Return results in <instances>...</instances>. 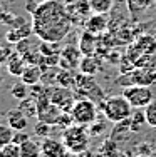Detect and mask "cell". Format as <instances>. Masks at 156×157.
Wrapping results in <instances>:
<instances>
[{"mask_svg": "<svg viewBox=\"0 0 156 157\" xmlns=\"http://www.w3.org/2000/svg\"><path fill=\"white\" fill-rule=\"evenodd\" d=\"M74 22L59 0H44L32 12V30L42 42L59 44L69 35Z\"/></svg>", "mask_w": 156, "mask_h": 157, "instance_id": "obj_1", "label": "cell"}, {"mask_svg": "<svg viewBox=\"0 0 156 157\" xmlns=\"http://www.w3.org/2000/svg\"><path fill=\"white\" fill-rule=\"evenodd\" d=\"M99 109L102 110L104 117L109 122H114V124H119L122 121H128L133 114V105L128 102L124 95H111L106 97L101 104H99Z\"/></svg>", "mask_w": 156, "mask_h": 157, "instance_id": "obj_2", "label": "cell"}, {"mask_svg": "<svg viewBox=\"0 0 156 157\" xmlns=\"http://www.w3.org/2000/svg\"><path fill=\"white\" fill-rule=\"evenodd\" d=\"M62 144L70 154H81L86 152L89 147V134L84 125L72 124L70 127L62 130Z\"/></svg>", "mask_w": 156, "mask_h": 157, "instance_id": "obj_3", "label": "cell"}, {"mask_svg": "<svg viewBox=\"0 0 156 157\" xmlns=\"http://www.w3.org/2000/svg\"><path fill=\"white\" fill-rule=\"evenodd\" d=\"M74 90H76V94L81 95V99H91V100H94L98 105L106 99L104 90L98 85V82L92 78V75H86V74H81V72L76 75Z\"/></svg>", "mask_w": 156, "mask_h": 157, "instance_id": "obj_4", "label": "cell"}, {"mask_svg": "<svg viewBox=\"0 0 156 157\" xmlns=\"http://www.w3.org/2000/svg\"><path fill=\"white\" fill-rule=\"evenodd\" d=\"M98 110L99 105L91 99H79L74 102L72 109H70V115L74 119V124L77 125H91L98 119Z\"/></svg>", "mask_w": 156, "mask_h": 157, "instance_id": "obj_5", "label": "cell"}, {"mask_svg": "<svg viewBox=\"0 0 156 157\" xmlns=\"http://www.w3.org/2000/svg\"><path fill=\"white\" fill-rule=\"evenodd\" d=\"M122 95L128 99V102L133 105V109H144L154 100L153 92L148 85H128L122 90Z\"/></svg>", "mask_w": 156, "mask_h": 157, "instance_id": "obj_6", "label": "cell"}, {"mask_svg": "<svg viewBox=\"0 0 156 157\" xmlns=\"http://www.w3.org/2000/svg\"><path fill=\"white\" fill-rule=\"evenodd\" d=\"M46 94L50 99V102L54 105H57L62 112H70L74 102H76V94L70 92V89L61 87V85L55 89H47Z\"/></svg>", "mask_w": 156, "mask_h": 157, "instance_id": "obj_7", "label": "cell"}, {"mask_svg": "<svg viewBox=\"0 0 156 157\" xmlns=\"http://www.w3.org/2000/svg\"><path fill=\"white\" fill-rule=\"evenodd\" d=\"M59 67L61 69H67V70H76L79 67V62L82 59V52L74 45H67L61 50L59 54Z\"/></svg>", "mask_w": 156, "mask_h": 157, "instance_id": "obj_8", "label": "cell"}, {"mask_svg": "<svg viewBox=\"0 0 156 157\" xmlns=\"http://www.w3.org/2000/svg\"><path fill=\"white\" fill-rule=\"evenodd\" d=\"M66 9H67V13H69V17L72 18L74 25H76L81 18H82L84 24H86V20L92 15V10H91V7H89L87 0H76V2L66 5Z\"/></svg>", "mask_w": 156, "mask_h": 157, "instance_id": "obj_9", "label": "cell"}, {"mask_svg": "<svg viewBox=\"0 0 156 157\" xmlns=\"http://www.w3.org/2000/svg\"><path fill=\"white\" fill-rule=\"evenodd\" d=\"M40 151L44 157H67V149L62 140H55L52 137H46L40 142Z\"/></svg>", "mask_w": 156, "mask_h": 157, "instance_id": "obj_10", "label": "cell"}, {"mask_svg": "<svg viewBox=\"0 0 156 157\" xmlns=\"http://www.w3.org/2000/svg\"><path fill=\"white\" fill-rule=\"evenodd\" d=\"M129 85L136 84V85H151L156 82V70L153 69H139L134 70L131 75L128 77ZM128 87V85H126Z\"/></svg>", "mask_w": 156, "mask_h": 157, "instance_id": "obj_11", "label": "cell"}, {"mask_svg": "<svg viewBox=\"0 0 156 157\" xmlns=\"http://www.w3.org/2000/svg\"><path fill=\"white\" fill-rule=\"evenodd\" d=\"M7 124L12 127L15 132L17 130H25L27 129V124H29V115L25 114L20 107L12 109V110H9V114H7Z\"/></svg>", "mask_w": 156, "mask_h": 157, "instance_id": "obj_12", "label": "cell"}, {"mask_svg": "<svg viewBox=\"0 0 156 157\" xmlns=\"http://www.w3.org/2000/svg\"><path fill=\"white\" fill-rule=\"evenodd\" d=\"M101 65H102V60L98 55H82L77 70L81 74H86V75H94L101 70Z\"/></svg>", "mask_w": 156, "mask_h": 157, "instance_id": "obj_13", "label": "cell"}, {"mask_svg": "<svg viewBox=\"0 0 156 157\" xmlns=\"http://www.w3.org/2000/svg\"><path fill=\"white\" fill-rule=\"evenodd\" d=\"M84 25H86V30L91 32L92 35H101L107 29V18L104 13H92Z\"/></svg>", "mask_w": 156, "mask_h": 157, "instance_id": "obj_14", "label": "cell"}, {"mask_svg": "<svg viewBox=\"0 0 156 157\" xmlns=\"http://www.w3.org/2000/svg\"><path fill=\"white\" fill-rule=\"evenodd\" d=\"M154 2L156 0H126V9L133 18H138L146 10H150Z\"/></svg>", "mask_w": 156, "mask_h": 157, "instance_id": "obj_15", "label": "cell"}, {"mask_svg": "<svg viewBox=\"0 0 156 157\" xmlns=\"http://www.w3.org/2000/svg\"><path fill=\"white\" fill-rule=\"evenodd\" d=\"M30 33H34V30H32V24H24L20 25V27H14L12 30H9L5 33V39L9 44H18L20 40H25Z\"/></svg>", "mask_w": 156, "mask_h": 157, "instance_id": "obj_16", "label": "cell"}, {"mask_svg": "<svg viewBox=\"0 0 156 157\" xmlns=\"http://www.w3.org/2000/svg\"><path fill=\"white\" fill-rule=\"evenodd\" d=\"M42 72L44 70L40 65H27L20 78H22L24 84H27L29 87H32V85H37L39 82H42Z\"/></svg>", "mask_w": 156, "mask_h": 157, "instance_id": "obj_17", "label": "cell"}, {"mask_svg": "<svg viewBox=\"0 0 156 157\" xmlns=\"http://www.w3.org/2000/svg\"><path fill=\"white\" fill-rule=\"evenodd\" d=\"M25 67H27V63H25L24 57H20V54H15V55H10V57H9V62H7V70H9L10 75L22 77Z\"/></svg>", "mask_w": 156, "mask_h": 157, "instance_id": "obj_18", "label": "cell"}, {"mask_svg": "<svg viewBox=\"0 0 156 157\" xmlns=\"http://www.w3.org/2000/svg\"><path fill=\"white\" fill-rule=\"evenodd\" d=\"M79 50L82 52V55H94L96 52V35H92L91 32H84L79 37Z\"/></svg>", "mask_w": 156, "mask_h": 157, "instance_id": "obj_19", "label": "cell"}, {"mask_svg": "<svg viewBox=\"0 0 156 157\" xmlns=\"http://www.w3.org/2000/svg\"><path fill=\"white\" fill-rule=\"evenodd\" d=\"M18 147H20V155L22 157H40V154H42L40 145L37 144V142H34L32 139L22 142Z\"/></svg>", "mask_w": 156, "mask_h": 157, "instance_id": "obj_20", "label": "cell"}, {"mask_svg": "<svg viewBox=\"0 0 156 157\" xmlns=\"http://www.w3.org/2000/svg\"><path fill=\"white\" fill-rule=\"evenodd\" d=\"M76 75H77V74H74L72 70L62 69V70H59V72H57L55 82H57L61 87L70 89V87H74V84H76Z\"/></svg>", "mask_w": 156, "mask_h": 157, "instance_id": "obj_21", "label": "cell"}, {"mask_svg": "<svg viewBox=\"0 0 156 157\" xmlns=\"http://www.w3.org/2000/svg\"><path fill=\"white\" fill-rule=\"evenodd\" d=\"M89 7H91L92 13H109L111 9H113L114 0H87Z\"/></svg>", "mask_w": 156, "mask_h": 157, "instance_id": "obj_22", "label": "cell"}, {"mask_svg": "<svg viewBox=\"0 0 156 157\" xmlns=\"http://www.w3.org/2000/svg\"><path fill=\"white\" fill-rule=\"evenodd\" d=\"M10 95L17 100H24L27 97H30V92H29V85L24 84V82H18L12 89H10Z\"/></svg>", "mask_w": 156, "mask_h": 157, "instance_id": "obj_23", "label": "cell"}, {"mask_svg": "<svg viewBox=\"0 0 156 157\" xmlns=\"http://www.w3.org/2000/svg\"><path fill=\"white\" fill-rule=\"evenodd\" d=\"M14 134H15V130H14L9 124L7 125L0 124V149L9 145L10 142L14 140Z\"/></svg>", "mask_w": 156, "mask_h": 157, "instance_id": "obj_24", "label": "cell"}, {"mask_svg": "<svg viewBox=\"0 0 156 157\" xmlns=\"http://www.w3.org/2000/svg\"><path fill=\"white\" fill-rule=\"evenodd\" d=\"M144 119H146V124L150 127H154L156 129V100L150 104L148 107H144Z\"/></svg>", "mask_w": 156, "mask_h": 157, "instance_id": "obj_25", "label": "cell"}, {"mask_svg": "<svg viewBox=\"0 0 156 157\" xmlns=\"http://www.w3.org/2000/svg\"><path fill=\"white\" fill-rule=\"evenodd\" d=\"M50 124H47V122H42V121H39L37 124L34 125V134L37 137H42V139H46V137H49L50 136Z\"/></svg>", "mask_w": 156, "mask_h": 157, "instance_id": "obj_26", "label": "cell"}, {"mask_svg": "<svg viewBox=\"0 0 156 157\" xmlns=\"http://www.w3.org/2000/svg\"><path fill=\"white\" fill-rule=\"evenodd\" d=\"M2 151H3V154H5V157H22L20 155V147H18L17 144H14V142H10L5 147H2Z\"/></svg>", "mask_w": 156, "mask_h": 157, "instance_id": "obj_27", "label": "cell"}, {"mask_svg": "<svg viewBox=\"0 0 156 157\" xmlns=\"http://www.w3.org/2000/svg\"><path fill=\"white\" fill-rule=\"evenodd\" d=\"M30 137H29V134H25L24 130H17L15 134H14V144H17V145H20L22 142H25V140H29Z\"/></svg>", "mask_w": 156, "mask_h": 157, "instance_id": "obj_28", "label": "cell"}, {"mask_svg": "<svg viewBox=\"0 0 156 157\" xmlns=\"http://www.w3.org/2000/svg\"><path fill=\"white\" fill-rule=\"evenodd\" d=\"M102 129H104V124H102V122H98V124H94V125H92L91 132H92V134H99Z\"/></svg>", "mask_w": 156, "mask_h": 157, "instance_id": "obj_29", "label": "cell"}, {"mask_svg": "<svg viewBox=\"0 0 156 157\" xmlns=\"http://www.w3.org/2000/svg\"><path fill=\"white\" fill-rule=\"evenodd\" d=\"M69 157H87L86 152H81V154H70Z\"/></svg>", "mask_w": 156, "mask_h": 157, "instance_id": "obj_30", "label": "cell"}, {"mask_svg": "<svg viewBox=\"0 0 156 157\" xmlns=\"http://www.w3.org/2000/svg\"><path fill=\"white\" fill-rule=\"evenodd\" d=\"M0 157H5V154H3V151L0 149Z\"/></svg>", "mask_w": 156, "mask_h": 157, "instance_id": "obj_31", "label": "cell"}]
</instances>
